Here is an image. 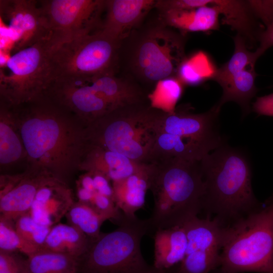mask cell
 <instances>
[{
  "instance_id": "obj_8",
  "label": "cell",
  "mask_w": 273,
  "mask_h": 273,
  "mask_svg": "<svg viewBox=\"0 0 273 273\" xmlns=\"http://www.w3.org/2000/svg\"><path fill=\"white\" fill-rule=\"evenodd\" d=\"M119 44L100 29L64 44L52 53L54 79L87 80L114 72Z\"/></svg>"
},
{
  "instance_id": "obj_2",
  "label": "cell",
  "mask_w": 273,
  "mask_h": 273,
  "mask_svg": "<svg viewBox=\"0 0 273 273\" xmlns=\"http://www.w3.org/2000/svg\"><path fill=\"white\" fill-rule=\"evenodd\" d=\"M204 191L202 210L228 226L262 205L252 187L250 161L242 151L223 144L200 161Z\"/></svg>"
},
{
  "instance_id": "obj_22",
  "label": "cell",
  "mask_w": 273,
  "mask_h": 273,
  "mask_svg": "<svg viewBox=\"0 0 273 273\" xmlns=\"http://www.w3.org/2000/svg\"><path fill=\"white\" fill-rule=\"evenodd\" d=\"M114 108L145 104L144 94L128 81L118 78L114 72H108L87 79Z\"/></svg>"
},
{
  "instance_id": "obj_39",
  "label": "cell",
  "mask_w": 273,
  "mask_h": 273,
  "mask_svg": "<svg viewBox=\"0 0 273 273\" xmlns=\"http://www.w3.org/2000/svg\"><path fill=\"white\" fill-rule=\"evenodd\" d=\"M79 187L91 192H96L93 174L90 172H86L79 179Z\"/></svg>"
},
{
  "instance_id": "obj_37",
  "label": "cell",
  "mask_w": 273,
  "mask_h": 273,
  "mask_svg": "<svg viewBox=\"0 0 273 273\" xmlns=\"http://www.w3.org/2000/svg\"><path fill=\"white\" fill-rule=\"evenodd\" d=\"M93 174L96 191L103 195L113 199V189L110 180L105 175L97 172H90Z\"/></svg>"
},
{
  "instance_id": "obj_18",
  "label": "cell",
  "mask_w": 273,
  "mask_h": 273,
  "mask_svg": "<svg viewBox=\"0 0 273 273\" xmlns=\"http://www.w3.org/2000/svg\"><path fill=\"white\" fill-rule=\"evenodd\" d=\"M146 164L87 143L79 170L101 173L114 182L135 173Z\"/></svg>"
},
{
  "instance_id": "obj_23",
  "label": "cell",
  "mask_w": 273,
  "mask_h": 273,
  "mask_svg": "<svg viewBox=\"0 0 273 273\" xmlns=\"http://www.w3.org/2000/svg\"><path fill=\"white\" fill-rule=\"evenodd\" d=\"M210 152L198 144L179 135L157 132L150 163L175 158L199 162Z\"/></svg>"
},
{
  "instance_id": "obj_4",
  "label": "cell",
  "mask_w": 273,
  "mask_h": 273,
  "mask_svg": "<svg viewBox=\"0 0 273 273\" xmlns=\"http://www.w3.org/2000/svg\"><path fill=\"white\" fill-rule=\"evenodd\" d=\"M219 269L273 273V194L256 211L226 226Z\"/></svg>"
},
{
  "instance_id": "obj_21",
  "label": "cell",
  "mask_w": 273,
  "mask_h": 273,
  "mask_svg": "<svg viewBox=\"0 0 273 273\" xmlns=\"http://www.w3.org/2000/svg\"><path fill=\"white\" fill-rule=\"evenodd\" d=\"M207 6L195 9L175 10L160 12L163 24L187 32H208L219 28V12L207 0Z\"/></svg>"
},
{
  "instance_id": "obj_20",
  "label": "cell",
  "mask_w": 273,
  "mask_h": 273,
  "mask_svg": "<svg viewBox=\"0 0 273 273\" xmlns=\"http://www.w3.org/2000/svg\"><path fill=\"white\" fill-rule=\"evenodd\" d=\"M154 267L166 270L178 265L184 259L188 240L183 224L157 230L154 233Z\"/></svg>"
},
{
  "instance_id": "obj_7",
  "label": "cell",
  "mask_w": 273,
  "mask_h": 273,
  "mask_svg": "<svg viewBox=\"0 0 273 273\" xmlns=\"http://www.w3.org/2000/svg\"><path fill=\"white\" fill-rule=\"evenodd\" d=\"M0 102L15 107L43 95L54 79L46 40L16 51L0 70Z\"/></svg>"
},
{
  "instance_id": "obj_3",
  "label": "cell",
  "mask_w": 273,
  "mask_h": 273,
  "mask_svg": "<svg viewBox=\"0 0 273 273\" xmlns=\"http://www.w3.org/2000/svg\"><path fill=\"white\" fill-rule=\"evenodd\" d=\"M152 164L150 190L154 204L148 219L154 234L198 216L204 187L200 161L175 158Z\"/></svg>"
},
{
  "instance_id": "obj_10",
  "label": "cell",
  "mask_w": 273,
  "mask_h": 273,
  "mask_svg": "<svg viewBox=\"0 0 273 273\" xmlns=\"http://www.w3.org/2000/svg\"><path fill=\"white\" fill-rule=\"evenodd\" d=\"M39 5L46 18V42L51 54L66 43L90 34L102 26L105 1L42 0Z\"/></svg>"
},
{
  "instance_id": "obj_15",
  "label": "cell",
  "mask_w": 273,
  "mask_h": 273,
  "mask_svg": "<svg viewBox=\"0 0 273 273\" xmlns=\"http://www.w3.org/2000/svg\"><path fill=\"white\" fill-rule=\"evenodd\" d=\"M52 174L44 170L29 168L19 173L1 174V217L14 221L28 213L38 190Z\"/></svg>"
},
{
  "instance_id": "obj_29",
  "label": "cell",
  "mask_w": 273,
  "mask_h": 273,
  "mask_svg": "<svg viewBox=\"0 0 273 273\" xmlns=\"http://www.w3.org/2000/svg\"><path fill=\"white\" fill-rule=\"evenodd\" d=\"M66 216L69 224L92 239L98 238L102 234L100 229L105 221L112 219L110 216L101 213L89 205L79 201L73 204Z\"/></svg>"
},
{
  "instance_id": "obj_26",
  "label": "cell",
  "mask_w": 273,
  "mask_h": 273,
  "mask_svg": "<svg viewBox=\"0 0 273 273\" xmlns=\"http://www.w3.org/2000/svg\"><path fill=\"white\" fill-rule=\"evenodd\" d=\"M257 76L255 66H250L234 75L220 85L222 94L216 104L221 108L226 102H234L240 106L243 115L248 114L251 101L257 92Z\"/></svg>"
},
{
  "instance_id": "obj_41",
  "label": "cell",
  "mask_w": 273,
  "mask_h": 273,
  "mask_svg": "<svg viewBox=\"0 0 273 273\" xmlns=\"http://www.w3.org/2000/svg\"><path fill=\"white\" fill-rule=\"evenodd\" d=\"M211 273H224V272L221 271L218 267L217 269H215L214 270L212 271Z\"/></svg>"
},
{
  "instance_id": "obj_14",
  "label": "cell",
  "mask_w": 273,
  "mask_h": 273,
  "mask_svg": "<svg viewBox=\"0 0 273 273\" xmlns=\"http://www.w3.org/2000/svg\"><path fill=\"white\" fill-rule=\"evenodd\" d=\"M1 17L9 23L16 51L46 40L49 29L38 1L1 0Z\"/></svg>"
},
{
  "instance_id": "obj_27",
  "label": "cell",
  "mask_w": 273,
  "mask_h": 273,
  "mask_svg": "<svg viewBox=\"0 0 273 273\" xmlns=\"http://www.w3.org/2000/svg\"><path fill=\"white\" fill-rule=\"evenodd\" d=\"M79 258L62 253L38 250L26 260L28 273H76Z\"/></svg>"
},
{
  "instance_id": "obj_38",
  "label": "cell",
  "mask_w": 273,
  "mask_h": 273,
  "mask_svg": "<svg viewBox=\"0 0 273 273\" xmlns=\"http://www.w3.org/2000/svg\"><path fill=\"white\" fill-rule=\"evenodd\" d=\"M258 41L259 45L256 51L261 56L273 46V26L263 28L258 36Z\"/></svg>"
},
{
  "instance_id": "obj_31",
  "label": "cell",
  "mask_w": 273,
  "mask_h": 273,
  "mask_svg": "<svg viewBox=\"0 0 273 273\" xmlns=\"http://www.w3.org/2000/svg\"><path fill=\"white\" fill-rule=\"evenodd\" d=\"M13 221L0 218V251L20 252L27 256L39 250V248L24 239L16 230Z\"/></svg>"
},
{
  "instance_id": "obj_17",
  "label": "cell",
  "mask_w": 273,
  "mask_h": 273,
  "mask_svg": "<svg viewBox=\"0 0 273 273\" xmlns=\"http://www.w3.org/2000/svg\"><path fill=\"white\" fill-rule=\"evenodd\" d=\"M154 0L105 1V19L100 30L119 43L128 31L137 25L154 8Z\"/></svg>"
},
{
  "instance_id": "obj_25",
  "label": "cell",
  "mask_w": 273,
  "mask_h": 273,
  "mask_svg": "<svg viewBox=\"0 0 273 273\" xmlns=\"http://www.w3.org/2000/svg\"><path fill=\"white\" fill-rule=\"evenodd\" d=\"M92 239L74 226L58 223L53 226L39 250L80 258L86 251Z\"/></svg>"
},
{
  "instance_id": "obj_9",
  "label": "cell",
  "mask_w": 273,
  "mask_h": 273,
  "mask_svg": "<svg viewBox=\"0 0 273 273\" xmlns=\"http://www.w3.org/2000/svg\"><path fill=\"white\" fill-rule=\"evenodd\" d=\"M184 34L164 24L147 30L139 40L131 59L136 74L149 82L176 77L186 58Z\"/></svg>"
},
{
  "instance_id": "obj_36",
  "label": "cell",
  "mask_w": 273,
  "mask_h": 273,
  "mask_svg": "<svg viewBox=\"0 0 273 273\" xmlns=\"http://www.w3.org/2000/svg\"><path fill=\"white\" fill-rule=\"evenodd\" d=\"M253 110L261 115L273 116V93L258 97L253 104Z\"/></svg>"
},
{
  "instance_id": "obj_34",
  "label": "cell",
  "mask_w": 273,
  "mask_h": 273,
  "mask_svg": "<svg viewBox=\"0 0 273 273\" xmlns=\"http://www.w3.org/2000/svg\"><path fill=\"white\" fill-rule=\"evenodd\" d=\"M0 273H28L26 260L14 253L0 251Z\"/></svg>"
},
{
  "instance_id": "obj_16",
  "label": "cell",
  "mask_w": 273,
  "mask_h": 273,
  "mask_svg": "<svg viewBox=\"0 0 273 273\" xmlns=\"http://www.w3.org/2000/svg\"><path fill=\"white\" fill-rule=\"evenodd\" d=\"M74 203L66 181L52 174L38 190L28 213L38 223L52 228Z\"/></svg>"
},
{
  "instance_id": "obj_6",
  "label": "cell",
  "mask_w": 273,
  "mask_h": 273,
  "mask_svg": "<svg viewBox=\"0 0 273 273\" xmlns=\"http://www.w3.org/2000/svg\"><path fill=\"white\" fill-rule=\"evenodd\" d=\"M114 231L92 241L79 258L81 273H157L143 256L141 243L151 234L148 219L128 217L122 213Z\"/></svg>"
},
{
  "instance_id": "obj_13",
  "label": "cell",
  "mask_w": 273,
  "mask_h": 273,
  "mask_svg": "<svg viewBox=\"0 0 273 273\" xmlns=\"http://www.w3.org/2000/svg\"><path fill=\"white\" fill-rule=\"evenodd\" d=\"M220 109L216 104L208 111L198 114L183 108H176L172 113L159 111L155 129L156 132L179 135L211 151L224 144L218 130Z\"/></svg>"
},
{
  "instance_id": "obj_33",
  "label": "cell",
  "mask_w": 273,
  "mask_h": 273,
  "mask_svg": "<svg viewBox=\"0 0 273 273\" xmlns=\"http://www.w3.org/2000/svg\"><path fill=\"white\" fill-rule=\"evenodd\" d=\"M15 222L17 232L24 239L39 249L52 228L36 222L28 212L18 217Z\"/></svg>"
},
{
  "instance_id": "obj_19",
  "label": "cell",
  "mask_w": 273,
  "mask_h": 273,
  "mask_svg": "<svg viewBox=\"0 0 273 273\" xmlns=\"http://www.w3.org/2000/svg\"><path fill=\"white\" fill-rule=\"evenodd\" d=\"M152 164L147 163L141 170L121 180L112 182L113 200L125 215L136 217L135 213L145 203L150 190Z\"/></svg>"
},
{
  "instance_id": "obj_24",
  "label": "cell",
  "mask_w": 273,
  "mask_h": 273,
  "mask_svg": "<svg viewBox=\"0 0 273 273\" xmlns=\"http://www.w3.org/2000/svg\"><path fill=\"white\" fill-rule=\"evenodd\" d=\"M24 160L26 152L12 108L0 102V165L10 167Z\"/></svg>"
},
{
  "instance_id": "obj_30",
  "label": "cell",
  "mask_w": 273,
  "mask_h": 273,
  "mask_svg": "<svg viewBox=\"0 0 273 273\" xmlns=\"http://www.w3.org/2000/svg\"><path fill=\"white\" fill-rule=\"evenodd\" d=\"M183 86V83L176 77H168L158 81L154 89L148 96L150 106L164 113L174 112L182 95Z\"/></svg>"
},
{
  "instance_id": "obj_35",
  "label": "cell",
  "mask_w": 273,
  "mask_h": 273,
  "mask_svg": "<svg viewBox=\"0 0 273 273\" xmlns=\"http://www.w3.org/2000/svg\"><path fill=\"white\" fill-rule=\"evenodd\" d=\"M251 7L264 28L273 26V0H250Z\"/></svg>"
},
{
  "instance_id": "obj_32",
  "label": "cell",
  "mask_w": 273,
  "mask_h": 273,
  "mask_svg": "<svg viewBox=\"0 0 273 273\" xmlns=\"http://www.w3.org/2000/svg\"><path fill=\"white\" fill-rule=\"evenodd\" d=\"M206 57L201 53H197L181 63L176 77L184 85H195L209 79L208 66Z\"/></svg>"
},
{
  "instance_id": "obj_28",
  "label": "cell",
  "mask_w": 273,
  "mask_h": 273,
  "mask_svg": "<svg viewBox=\"0 0 273 273\" xmlns=\"http://www.w3.org/2000/svg\"><path fill=\"white\" fill-rule=\"evenodd\" d=\"M234 40L235 48L232 56L221 67L215 69L209 77L220 85L236 73L250 66H255L256 61L260 57L256 51L249 50L246 39L241 35L237 34Z\"/></svg>"
},
{
  "instance_id": "obj_12",
  "label": "cell",
  "mask_w": 273,
  "mask_h": 273,
  "mask_svg": "<svg viewBox=\"0 0 273 273\" xmlns=\"http://www.w3.org/2000/svg\"><path fill=\"white\" fill-rule=\"evenodd\" d=\"M44 95L71 113L85 127L115 110L85 79L56 78Z\"/></svg>"
},
{
  "instance_id": "obj_11",
  "label": "cell",
  "mask_w": 273,
  "mask_h": 273,
  "mask_svg": "<svg viewBox=\"0 0 273 273\" xmlns=\"http://www.w3.org/2000/svg\"><path fill=\"white\" fill-rule=\"evenodd\" d=\"M188 246L175 273H211L220 264L225 228L217 220L194 216L185 221Z\"/></svg>"
},
{
  "instance_id": "obj_40",
  "label": "cell",
  "mask_w": 273,
  "mask_h": 273,
  "mask_svg": "<svg viewBox=\"0 0 273 273\" xmlns=\"http://www.w3.org/2000/svg\"><path fill=\"white\" fill-rule=\"evenodd\" d=\"M157 273H175V267L166 270H159Z\"/></svg>"
},
{
  "instance_id": "obj_1",
  "label": "cell",
  "mask_w": 273,
  "mask_h": 273,
  "mask_svg": "<svg viewBox=\"0 0 273 273\" xmlns=\"http://www.w3.org/2000/svg\"><path fill=\"white\" fill-rule=\"evenodd\" d=\"M13 110L26 152V168L66 181L79 167L87 146L85 127L43 95Z\"/></svg>"
},
{
  "instance_id": "obj_5",
  "label": "cell",
  "mask_w": 273,
  "mask_h": 273,
  "mask_svg": "<svg viewBox=\"0 0 273 273\" xmlns=\"http://www.w3.org/2000/svg\"><path fill=\"white\" fill-rule=\"evenodd\" d=\"M158 111L145 104L117 109L85 127L87 143L150 163Z\"/></svg>"
}]
</instances>
